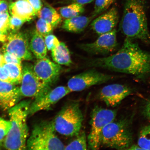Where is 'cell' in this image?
I'll list each match as a JSON object with an SVG mask.
<instances>
[{"label": "cell", "mask_w": 150, "mask_h": 150, "mask_svg": "<svg viewBox=\"0 0 150 150\" xmlns=\"http://www.w3.org/2000/svg\"><path fill=\"white\" fill-rule=\"evenodd\" d=\"M11 127V123L10 121L7 120L0 117V146L4 142Z\"/></svg>", "instance_id": "cell-28"}, {"label": "cell", "mask_w": 150, "mask_h": 150, "mask_svg": "<svg viewBox=\"0 0 150 150\" xmlns=\"http://www.w3.org/2000/svg\"><path fill=\"white\" fill-rule=\"evenodd\" d=\"M117 31L114 29L110 32L99 35L95 42L79 45V48L94 55H105L113 52L117 46Z\"/></svg>", "instance_id": "cell-11"}, {"label": "cell", "mask_w": 150, "mask_h": 150, "mask_svg": "<svg viewBox=\"0 0 150 150\" xmlns=\"http://www.w3.org/2000/svg\"><path fill=\"white\" fill-rule=\"evenodd\" d=\"M138 145L143 150H150V125L141 130L138 141Z\"/></svg>", "instance_id": "cell-25"}, {"label": "cell", "mask_w": 150, "mask_h": 150, "mask_svg": "<svg viewBox=\"0 0 150 150\" xmlns=\"http://www.w3.org/2000/svg\"><path fill=\"white\" fill-rule=\"evenodd\" d=\"M3 66L8 72L12 84L16 85L21 83L22 77V65L4 63Z\"/></svg>", "instance_id": "cell-23"}, {"label": "cell", "mask_w": 150, "mask_h": 150, "mask_svg": "<svg viewBox=\"0 0 150 150\" xmlns=\"http://www.w3.org/2000/svg\"><path fill=\"white\" fill-rule=\"evenodd\" d=\"M114 78L111 75L91 69L72 76L69 80L67 87L71 92L80 91L91 86L106 83Z\"/></svg>", "instance_id": "cell-9"}, {"label": "cell", "mask_w": 150, "mask_h": 150, "mask_svg": "<svg viewBox=\"0 0 150 150\" xmlns=\"http://www.w3.org/2000/svg\"><path fill=\"white\" fill-rule=\"evenodd\" d=\"M30 104V101H22L8 110L11 127L3 142L6 149H27L29 131L27 121Z\"/></svg>", "instance_id": "cell-3"}, {"label": "cell", "mask_w": 150, "mask_h": 150, "mask_svg": "<svg viewBox=\"0 0 150 150\" xmlns=\"http://www.w3.org/2000/svg\"><path fill=\"white\" fill-rule=\"evenodd\" d=\"M74 140L66 146L65 150H87V137L84 131L80 132Z\"/></svg>", "instance_id": "cell-24"}, {"label": "cell", "mask_w": 150, "mask_h": 150, "mask_svg": "<svg viewBox=\"0 0 150 150\" xmlns=\"http://www.w3.org/2000/svg\"><path fill=\"white\" fill-rule=\"evenodd\" d=\"M92 17L79 16L66 19L62 25V28L69 32L80 33L83 31L93 19Z\"/></svg>", "instance_id": "cell-18"}, {"label": "cell", "mask_w": 150, "mask_h": 150, "mask_svg": "<svg viewBox=\"0 0 150 150\" xmlns=\"http://www.w3.org/2000/svg\"><path fill=\"white\" fill-rule=\"evenodd\" d=\"M131 91L127 86L119 84L105 86L101 89L98 97L108 107L114 108L130 94Z\"/></svg>", "instance_id": "cell-14"}, {"label": "cell", "mask_w": 150, "mask_h": 150, "mask_svg": "<svg viewBox=\"0 0 150 150\" xmlns=\"http://www.w3.org/2000/svg\"><path fill=\"white\" fill-rule=\"evenodd\" d=\"M114 0H95L94 8L91 16L93 18L107 10Z\"/></svg>", "instance_id": "cell-26"}, {"label": "cell", "mask_w": 150, "mask_h": 150, "mask_svg": "<svg viewBox=\"0 0 150 150\" xmlns=\"http://www.w3.org/2000/svg\"><path fill=\"white\" fill-rule=\"evenodd\" d=\"M33 69L39 79L50 87L57 81L62 70L60 65L45 57L38 59L33 66Z\"/></svg>", "instance_id": "cell-13"}, {"label": "cell", "mask_w": 150, "mask_h": 150, "mask_svg": "<svg viewBox=\"0 0 150 150\" xmlns=\"http://www.w3.org/2000/svg\"><path fill=\"white\" fill-rule=\"evenodd\" d=\"M8 33L0 32V42H4L6 40Z\"/></svg>", "instance_id": "cell-39"}, {"label": "cell", "mask_w": 150, "mask_h": 150, "mask_svg": "<svg viewBox=\"0 0 150 150\" xmlns=\"http://www.w3.org/2000/svg\"><path fill=\"white\" fill-rule=\"evenodd\" d=\"M53 121L37 124L28 138L27 149L30 150H63L65 147L56 136Z\"/></svg>", "instance_id": "cell-5"}, {"label": "cell", "mask_w": 150, "mask_h": 150, "mask_svg": "<svg viewBox=\"0 0 150 150\" xmlns=\"http://www.w3.org/2000/svg\"><path fill=\"white\" fill-rule=\"evenodd\" d=\"M0 1H1V0H0Z\"/></svg>", "instance_id": "cell-41"}, {"label": "cell", "mask_w": 150, "mask_h": 150, "mask_svg": "<svg viewBox=\"0 0 150 150\" xmlns=\"http://www.w3.org/2000/svg\"><path fill=\"white\" fill-rule=\"evenodd\" d=\"M34 10L35 14H38L43 6L41 0H27Z\"/></svg>", "instance_id": "cell-32"}, {"label": "cell", "mask_w": 150, "mask_h": 150, "mask_svg": "<svg viewBox=\"0 0 150 150\" xmlns=\"http://www.w3.org/2000/svg\"><path fill=\"white\" fill-rule=\"evenodd\" d=\"M44 38L45 42L48 50H53L59 46L60 43L57 37L53 35L49 34Z\"/></svg>", "instance_id": "cell-29"}, {"label": "cell", "mask_w": 150, "mask_h": 150, "mask_svg": "<svg viewBox=\"0 0 150 150\" xmlns=\"http://www.w3.org/2000/svg\"><path fill=\"white\" fill-rule=\"evenodd\" d=\"M120 30L126 38L150 43L145 0H126Z\"/></svg>", "instance_id": "cell-2"}, {"label": "cell", "mask_w": 150, "mask_h": 150, "mask_svg": "<svg viewBox=\"0 0 150 150\" xmlns=\"http://www.w3.org/2000/svg\"><path fill=\"white\" fill-rule=\"evenodd\" d=\"M119 21L117 9L112 7L107 12L94 20L91 24V29L99 35L113 30Z\"/></svg>", "instance_id": "cell-15"}, {"label": "cell", "mask_w": 150, "mask_h": 150, "mask_svg": "<svg viewBox=\"0 0 150 150\" xmlns=\"http://www.w3.org/2000/svg\"><path fill=\"white\" fill-rule=\"evenodd\" d=\"M22 97L19 87L0 80V107L3 110L10 109L20 102Z\"/></svg>", "instance_id": "cell-16"}, {"label": "cell", "mask_w": 150, "mask_h": 150, "mask_svg": "<svg viewBox=\"0 0 150 150\" xmlns=\"http://www.w3.org/2000/svg\"><path fill=\"white\" fill-rule=\"evenodd\" d=\"M9 11L11 16L26 21H30L36 16L27 0H17L12 2L9 4Z\"/></svg>", "instance_id": "cell-17"}, {"label": "cell", "mask_w": 150, "mask_h": 150, "mask_svg": "<svg viewBox=\"0 0 150 150\" xmlns=\"http://www.w3.org/2000/svg\"><path fill=\"white\" fill-rule=\"evenodd\" d=\"M29 38L25 33L12 31L7 35L3 49L21 60H31L33 59L29 47Z\"/></svg>", "instance_id": "cell-10"}, {"label": "cell", "mask_w": 150, "mask_h": 150, "mask_svg": "<svg viewBox=\"0 0 150 150\" xmlns=\"http://www.w3.org/2000/svg\"><path fill=\"white\" fill-rule=\"evenodd\" d=\"M3 56L4 57L5 63L22 65V60L18 59L16 56L6 52H4Z\"/></svg>", "instance_id": "cell-31"}, {"label": "cell", "mask_w": 150, "mask_h": 150, "mask_svg": "<svg viewBox=\"0 0 150 150\" xmlns=\"http://www.w3.org/2000/svg\"><path fill=\"white\" fill-rule=\"evenodd\" d=\"M143 113L145 117L150 120V98L144 105L143 108Z\"/></svg>", "instance_id": "cell-35"}, {"label": "cell", "mask_w": 150, "mask_h": 150, "mask_svg": "<svg viewBox=\"0 0 150 150\" xmlns=\"http://www.w3.org/2000/svg\"><path fill=\"white\" fill-rule=\"evenodd\" d=\"M54 28L51 24L42 19L39 18L36 23V30L44 37L50 34Z\"/></svg>", "instance_id": "cell-27"}, {"label": "cell", "mask_w": 150, "mask_h": 150, "mask_svg": "<svg viewBox=\"0 0 150 150\" xmlns=\"http://www.w3.org/2000/svg\"><path fill=\"white\" fill-rule=\"evenodd\" d=\"M5 63L4 56L0 54V66H2Z\"/></svg>", "instance_id": "cell-40"}, {"label": "cell", "mask_w": 150, "mask_h": 150, "mask_svg": "<svg viewBox=\"0 0 150 150\" xmlns=\"http://www.w3.org/2000/svg\"><path fill=\"white\" fill-rule=\"evenodd\" d=\"M29 47L31 52L37 59H41L45 57L47 49L45 39L44 37L36 30L33 33L29 42Z\"/></svg>", "instance_id": "cell-19"}, {"label": "cell", "mask_w": 150, "mask_h": 150, "mask_svg": "<svg viewBox=\"0 0 150 150\" xmlns=\"http://www.w3.org/2000/svg\"><path fill=\"white\" fill-rule=\"evenodd\" d=\"M71 92L67 86H60L50 89L44 94L35 98L30 105L29 115H33L41 110L50 109Z\"/></svg>", "instance_id": "cell-12"}, {"label": "cell", "mask_w": 150, "mask_h": 150, "mask_svg": "<svg viewBox=\"0 0 150 150\" xmlns=\"http://www.w3.org/2000/svg\"><path fill=\"white\" fill-rule=\"evenodd\" d=\"M0 80L12 83L8 72L3 65L0 66Z\"/></svg>", "instance_id": "cell-33"}, {"label": "cell", "mask_w": 150, "mask_h": 150, "mask_svg": "<svg viewBox=\"0 0 150 150\" xmlns=\"http://www.w3.org/2000/svg\"><path fill=\"white\" fill-rule=\"evenodd\" d=\"M26 22L25 21L21 19L16 17L11 16L9 20V30H11L12 31H17Z\"/></svg>", "instance_id": "cell-30"}, {"label": "cell", "mask_w": 150, "mask_h": 150, "mask_svg": "<svg viewBox=\"0 0 150 150\" xmlns=\"http://www.w3.org/2000/svg\"><path fill=\"white\" fill-rule=\"evenodd\" d=\"M9 4L5 0L0 1V14L8 12Z\"/></svg>", "instance_id": "cell-36"}, {"label": "cell", "mask_w": 150, "mask_h": 150, "mask_svg": "<svg viewBox=\"0 0 150 150\" xmlns=\"http://www.w3.org/2000/svg\"><path fill=\"white\" fill-rule=\"evenodd\" d=\"M9 23H0V32L8 33L7 31L9 30Z\"/></svg>", "instance_id": "cell-38"}, {"label": "cell", "mask_w": 150, "mask_h": 150, "mask_svg": "<svg viewBox=\"0 0 150 150\" xmlns=\"http://www.w3.org/2000/svg\"><path fill=\"white\" fill-rule=\"evenodd\" d=\"M133 40L126 38L122 48L108 57L90 61L89 66L142 77L150 73V54L142 50Z\"/></svg>", "instance_id": "cell-1"}, {"label": "cell", "mask_w": 150, "mask_h": 150, "mask_svg": "<svg viewBox=\"0 0 150 150\" xmlns=\"http://www.w3.org/2000/svg\"><path fill=\"white\" fill-rule=\"evenodd\" d=\"M51 51L52 59L56 63L66 66L72 64L70 52L64 43L60 42L59 45Z\"/></svg>", "instance_id": "cell-20"}, {"label": "cell", "mask_w": 150, "mask_h": 150, "mask_svg": "<svg viewBox=\"0 0 150 150\" xmlns=\"http://www.w3.org/2000/svg\"><path fill=\"white\" fill-rule=\"evenodd\" d=\"M94 0H63L60 2L61 4L68 5L70 4L76 3L84 5L93 1Z\"/></svg>", "instance_id": "cell-34"}, {"label": "cell", "mask_w": 150, "mask_h": 150, "mask_svg": "<svg viewBox=\"0 0 150 150\" xmlns=\"http://www.w3.org/2000/svg\"><path fill=\"white\" fill-rule=\"evenodd\" d=\"M10 17L8 12L0 14V23H9Z\"/></svg>", "instance_id": "cell-37"}, {"label": "cell", "mask_w": 150, "mask_h": 150, "mask_svg": "<svg viewBox=\"0 0 150 150\" xmlns=\"http://www.w3.org/2000/svg\"><path fill=\"white\" fill-rule=\"evenodd\" d=\"M132 140L128 121L125 119L114 120L103 129L101 145L112 149H128L132 145Z\"/></svg>", "instance_id": "cell-4"}, {"label": "cell", "mask_w": 150, "mask_h": 150, "mask_svg": "<svg viewBox=\"0 0 150 150\" xmlns=\"http://www.w3.org/2000/svg\"><path fill=\"white\" fill-rule=\"evenodd\" d=\"M20 87L22 97L35 98L44 94L51 87L44 83L38 78L34 71L33 66L25 64L22 67V77Z\"/></svg>", "instance_id": "cell-8"}, {"label": "cell", "mask_w": 150, "mask_h": 150, "mask_svg": "<svg viewBox=\"0 0 150 150\" xmlns=\"http://www.w3.org/2000/svg\"><path fill=\"white\" fill-rule=\"evenodd\" d=\"M116 110L108 109L96 106L92 110L90 121L91 130L88 137L89 149L98 150L101 145V134L103 129L115 119Z\"/></svg>", "instance_id": "cell-7"}, {"label": "cell", "mask_w": 150, "mask_h": 150, "mask_svg": "<svg viewBox=\"0 0 150 150\" xmlns=\"http://www.w3.org/2000/svg\"><path fill=\"white\" fill-rule=\"evenodd\" d=\"M84 11V5L76 3L70 4L59 9V14L66 19L81 16Z\"/></svg>", "instance_id": "cell-22"}, {"label": "cell", "mask_w": 150, "mask_h": 150, "mask_svg": "<svg viewBox=\"0 0 150 150\" xmlns=\"http://www.w3.org/2000/svg\"><path fill=\"white\" fill-rule=\"evenodd\" d=\"M83 120L79 103L72 102L64 106L53 121L56 132L64 136L73 137L80 132Z\"/></svg>", "instance_id": "cell-6"}, {"label": "cell", "mask_w": 150, "mask_h": 150, "mask_svg": "<svg viewBox=\"0 0 150 150\" xmlns=\"http://www.w3.org/2000/svg\"><path fill=\"white\" fill-rule=\"evenodd\" d=\"M39 18L46 21L55 28L61 23L62 17L51 5L46 3L43 5L37 16Z\"/></svg>", "instance_id": "cell-21"}]
</instances>
